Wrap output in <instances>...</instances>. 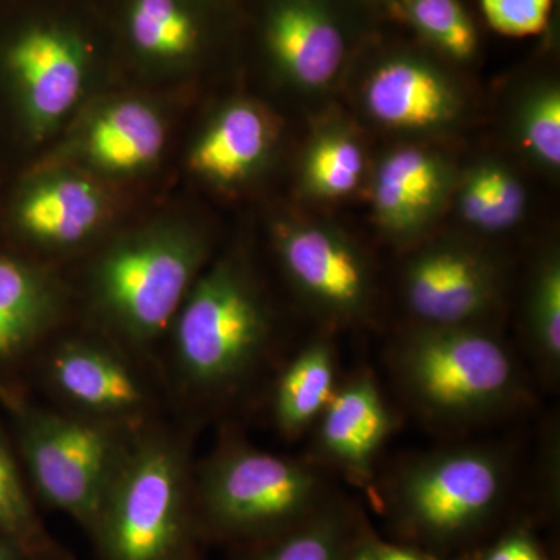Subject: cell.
Here are the masks:
<instances>
[{
  "instance_id": "3",
  "label": "cell",
  "mask_w": 560,
  "mask_h": 560,
  "mask_svg": "<svg viewBox=\"0 0 560 560\" xmlns=\"http://www.w3.org/2000/svg\"><path fill=\"white\" fill-rule=\"evenodd\" d=\"M389 364L404 399L442 429L493 422L528 404L510 348L482 324H415L390 348Z\"/></svg>"
},
{
  "instance_id": "22",
  "label": "cell",
  "mask_w": 560,
  "mask_h": 560,
  "mask_svg": "<svg viewBox=\"0 0 560 560\" xmlns=\"http://www.w3.org/2000/svg\"><path fill=\"white\" fill-rule=\"evenodd\" d=\"M0 536L13 541L27 560H73L40 518L36 500L0 415Z\"/></svg>"
},
{
  "instance_id": "27",
  "label": "cell",
  "mask_w": 560,
  "mask_h": 560,
  "mask_svg": "<svg viewBox=\"0 0 560 560\" xmlns=\"http://www.w3.org/2000/svg\"><path fill=\"white\" fill-rule=\"evenodd\" d=\"M514 132L521 149L544 171L560 167V90L555 81L530 84L514 110Z\"/></svg>"
},
{
  "instance_id": "26",
  "label": "cell",
  "mask_w": 560,
  "mask_h": 560,
  "mask_svg": "<svg viewBox=\"0 0 560 560\" xmlns=\"http://www.w3.org/2000/svg\"><path fill=\"white\" fill-rule=\"evenodd\" d=\"M130 33L135 46L153 60H184L197 49V24L179 0H135Z\"/></svg>"
},
{
  "instance_id": "4",
  "label": "cell",
  "mask_w": 560,
  "mask_h": 560,
  "mask_svg": "<svg viewBox=\"0 0 560 560\" xmlns=\"http://www.w3.org/2000/svg\"><path fill=\"white\" fill-rule=\"evenodd\" d=\"M189 431L164 420L140 431L90 534L98 560L197 555Z\"/></svg>"
},
{
  "instance_id": "13",
  "label": "cell",
  "mask_w": 560,
  "mask_h": 560,
  "mask_svg": "<svg viewBox=\"0 0 560 560\" xmlns=\"http://www.w3.org/2000/svg\"><path fill=\"white\" fill-rule=\"evenodd\" d=\"M366 113L389 130L431 132L459 119L463 97L451 77L412 55L385 60L363 86Z\"/></svg>"
},
{
  "instance_id": "16",
  "label": "cell",
  "mask_w": 560,
  "mask_h": 560,
  "mask_svg": "<svg viewBox=\"0 0 560 560\" xmlns=\"http://www.w3.org/2000/svg\"><path fill=\"white\" fill-rule=\"evenodd\" d=\"M108 210V197L95 180L80 173H50L22 195L16 226L36 248L65 253L94 241Z\"/></svg>"
},
{
  "instance_id": "31",
  "label": "cell",
  "mask_w": 560,
  "mask_h": 560,
  "mask_svg": "<svg viewBox=\"0 0 560 560\" xmlns=\"http://www.w3.org/2000/svg\"><path fill=\"white\" fill-rule=\"evenodd\" d=\"M372 545H374L378 560H429V558H420L418 552L399 547V545L381 544V541H375Z\"/></svg>"
},
{
  "instance_id": "24",
  "label": "cell",
  "mask_w": 560,
  "mask_h": 560,
  "mask_svg": "<svg viewBox=\"0 0 560 560\" xmlns=\"http://www.w3.org/2000/svg\"><path fill=\"white\" fill-rule=\"evenodd\" d=\"M353 545L352 514L341 501L329 499L293 529L242 548L241 560H345Z\"/></svg>"
},
{
  "instance_id": "19",
  "label": "cell",
  "mask_w": 560,
  "mask_h": 560,
  "mask_svg": "<svg viewBox=\"0 0 560 560\" xmlns=\"http://www.w3.org/2000/svg\"><path fill=\"white\" fill-rule=\"evenodd\" d=\"M167 131L149 103L120 101L102 109L84 135V154L108 173H136L150 167L164 150Z\"/></svg>"
},
{
  "instance_id": "25",
  "label": "cell",
  "mask_w": 560,
  "mask_h": 560,
  "mask_svg": "<svg viewBox=\"0 0 560 560\" xmlns=\"http://www.w3.org/2000/svg\"><path fill=\"white\" fill-rule=\"evenodd\" d=\"M523 335L530 359L545 381L560 374V257L551 246L539 256L526 293Z\"/></svg>"
},
{
  "instance_id": "15",
  "label": "cell",
  "mask_w": 560,
  "mask_h": 560,
  "mask_svg": "<svg viewBox=\"0 0 560 560\" xmlns=\"http://www.w3.org/2000/svg\"><path fill=\"white\" fill-rule=\"evenodd\" d=\"M267 46L283 79L302 91L326 90L346 58L345 32L326 0H278Z\"/></svg>"
},
{
  "instance_id": "2",
  "label": "cell",
  "mask_w": 560,
  "mask_h": 560,
  "mask_svg": "<svg viewBox=\"0 0 560 560\" xmlns=\"http://www.w3.org/2000/svg\"><path fill=\"white\" fill-rule=\"evenodd\" d=\"M208 257L206 235L179 221L114 238L88 271L91 329L158 366L165 334Z\"/></svg>"
},
{
  "instance_id": "32",
  "label": "cell",
  "mask_w": 560,
  "mask_h": 560,
  "mask_svg": "<svg viewBox=\"0 0 560 560\" xmlns=\"http://www.w3.org/2000/svg\"><path fill=\"white\" fill-rule=\"evenodd\" d=\"M0 560H27V558L13 541L0 536Z\"/></svg>"
},
{
  "instance_id": "18",
  "label": "cell",
  "mask_w": 560,
  "mask_h": 560,
  "mask_svg": "<svg viewBox=\"0 0 560 560\" xmlns=\"http://www.w3.org/2000/svg\"><path fill=\"white\" fill-rule=\"evenodd\" d=\"M276 138L275 120L260 105L232 102L213 117L195 143L191 172L215 186H238L264 167Z\"/></svg>"
},
{
  "instance_id": "11",
  "label": "cell",
  "mask_w": 560,
  "mask_h": 560,
  "mask_svg": "<svg viewBox=\"0 0 560 560\" xmlns=\"http://www.w3.org/2000/svg\"><path fill=\"white\" fill-rule=\"evenodd\" d=\"M66 294L46 265L0 254V386L24 383L58 334Z\"/></svg>"
},
{
  "instance_id": "12",
  "label": "cell",
  "mask_w": 560,
  "mask_h": 560,
  "mask_svg": "<svg viewBox=\"0 0 560 560\" xmlns=\"http://www.w3.org/2000/svg\"><path fill=\"white\" fill-rule=\"evenodd\" d=\"M458 173L440 151L419 145L390 150L375 167L371 202L378 228L397 243L425 234L455 191Z\"/></svg>"
},
{
  "instance_id": "30",
  "label": "cell",
  "mask_w": 560,
  "mask_h": 560,
  "mask_svg": "<svg viewBox=\"0 0 560 560\" xmlns=\"http://www.w3.org/2000/svg\"><path fill=\"white\" fill-rule=\"evenodd\" d=\"M485 560H545L529 534L512 533L493 545Z\"/></svg>"
},
{
  "instance_id": "1",
  "label": "cell",
  "mask_w": 560,
  "mask_h": 560,
  "mask_svg": "<svg viewBox=\"0 0 560 560\" xmlns=\"http://www.w3.org/2000/svg\"><path fill=\"white\" fill-rule=\"evenodd\" d=\"M275 323L243 260L205 268L173 318L160 353L168 399L205 411L241 393L271 350Z\"/></svg>"
},
{
  "instance_id": "17",
  "label": "cell",
  "mask_w": 560,
  "mask_h": 560,
  "mask_svg": "<svg viewBox=\"0 0 560 560\" xmlns=\"http://www.w3.org/2000/svg\"><path fill=\"white\" fill-rule=\"evenodd\" d=\"M394 420L370 372L338 385L318 419L316 453L357 482H368Z\"/></svg>"
},
{
  "instance_id": "6",
  "label": "cell",
  "mask_w": 560,
  "mask_h": 560,
  "mask_svg": "<svg viewBox=\"0 0 560 560\" xmlns=\"http://www.w3.org/2000/svg\"><path fill=\"white\" fill-rule=\"evenodd\" d=\"M318 470L302 460L226 438L195 463L198 539L238 548L275 539L329 500Z\"/></svg>"
},
{
  "instance_id": "33",
  "label": "cell",
  "mask_w": 560,
  "mask_h": 560,
  "mask_svg": "<svg viewBox=\"0 0 560 560\" xmlns=\"http://www.w3.org/2000/svg\"><path fill=\"white\" fill-rule=\"evenodd\" d=\"M345 560H378L377 555L374 551V545L372 544H361L353 545L352 550L349 551L348 558Z\"/></svg>"
},
{
  "instance_id": "8",
  "label": "cell",
  "mask_w": 560,
  "mask_h": 560,
  "mask_svg": "<svg viewBox=\"0 0 560 560\" xmlns=\"http://www.w3.org/2000/svg\"><path fill=\"white\" fill-rule=\"evenodd\" d=\"M28 377L51 407L128 433L164 420L171 401L160 368L91 327L60 331L33 361Z\"/></svg>"
},
{
  "instance_id": "14",
  "label": "cell",
  "mask_w": 560,
  "mask_h": 560,
  "mask_svg": "<svg viewBox=\"0 0 560 560\" xmlns=\"http://www.w3.org/2000/svg\"><path fill=\"white\" fill-rule=\"evenodd\" d=\"M25 117L36 136L54 131L79 102L86 75L77 40L55 28L22 35L9 54Z\"/></svg>"
},
{
  "instance_id": "9",
  "label": "cell",
  "mask_w": 560,
  "mask_h": 560,
  "mask_svg": "<svg viewBox=\"0 0 560 560\" xmlns=\"http://www.w3.org/2000/svg\"><path fill=\"white\" fill-rule=\"evenodd\" d=\"M272 243L291 285L320 318L346 326L370 313V259L345 232L320 221L282 220Z\"/></svg>"
},
{
  "instance_id": "10",
  "label": "cell",
  "mask_w": 560,
  "mask_h": 560,
  "mask_svg": "<svg viewBox=\"0 0 560 560\" xmlns=\"http://www.w3.org/2000/svg\"><path fill=\"white\" fill-rule=\"evenodd\" d=\"M401 289L418 326H486L503 294L504 276L495 257L480 246L440 241L408 259Z\"/></svg>"
},
{
  "instance_id": "34",
  "label": "cell",
  "mask_w": 560,
  "mask_h": 560,
  "mask_svg": "<svg viewBox=\"0 0 560 560\" xmlns=\"http://www.w3.org/2000/svg\"><path fill=\"white\" fill-rule=\"evenodd\" d=\"M189 560H201L200 558H198V555H195L194 558L189 559Z\"/></svg>"
},
{
  "instance_id": "20",
  "label": "cell",
  "mask_w": 560,
  "mask_h": 560,
  "mask_svg": "<svg viewBox=\"0 0 560 560\" xmlns=\"http://www.w3.org/2000/svg\"><path fill=\"white\" fill-rule=\"evenodd\" d=\"M337 353L326 338L305 345L280 371L272 389L271 415L290 440L318 422L337 389Z\"/></svg>"
},
{
  "instance_id": "5",
  "label": "cell",
  "mask_w": 560,
  "mask_h": 560,
  "mask_svg": "<svg viewBox=\"0 0 560 560\" xmlns=\"http://www.w3.org/2000/svg\"><path fill=\"white\" fill-rule=\"evenodd\" d=\"M0 415L35 500L68 514L90 536L139 433L58 410L24 383L0 386Z\"/></svg>"
},
{
  "instance_id": "23",
  "label": "cell",
  "mask_w": 560,
  "mask_h": 560,
  "mask_svg": "<svg viewBox=\"0 0 560 560\" xmlns=\"http://www.w3.org/2000/svg\"><path fill=\"white\" fill-rule=\"evenodd\" d=\"M364 171L366 154L355 132L342 125H327L305 149L301 186L313 200H342L359 189Z\"/></svg>"
},
{
  "instance_id": "21",
  "label": "cell",
  "mask_w": 560,
  "mask_h": 560,
  "mask_svg": "<svg viewBox=\"0 0 560 560\" xmlns=\"http://www.w3.org/2000/svg\"><path fill=\"white\" fill-rule=\"evenodd\" d=\"M460 220L481 234H503L523 220L528 206L525 184L500 161H480L458 175L455 191Z\"/></svg>"
},
{
  "instance_id": "28",
  "label": "cell",
  "mask_w": 560,
  "mask_h": 560,
  "mask_svg": "<svg viewBox=\"0 0 560 560\" xmlns=\"http://www.w3.org/2000/svg\"><path fill=\"white\" fill-rule=\"evenodd\" d=\"M401 11L422 38L455 61L478 50V32L459 0H400Z\"/></svg>"
},
{
  "instance_id": "7",
  "label": "cell",
  "mask_w": 560,
  "mask_h": 560,
  "mask_svg": "<svg viewBox=\"0 0 560 560\" xmlns=\"http://www.w3.org/2000/svg\"><path fill=\"white\" fill-rule=\"evenodd\" d=\"M510 459L485 445L423 453L397 467L386 511L407 539L447 551L477 537L499 515L511 486Z\"/></svg>"
},
{
  "instance_id": "29",
  "label": "cell",
  "mask_w": 560,
  "mask_h": 560,
  "mask_svg": "<svg viewBox=\"0 0 560 560\" xmlns=\"http://www.w3.org/2000/svg\"><path fill=\"white\" fill-rule=\"evenodd\" d=\"M481 10L493 31L523 38L545 31L552 0H481Z\"/></svg>"
}]
</instances>
